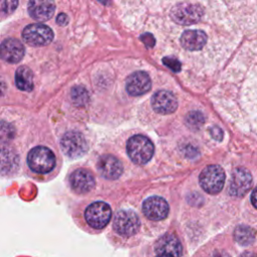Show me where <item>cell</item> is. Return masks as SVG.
<instances>
[{
	"mask_svg": "<svg viewBox=\"0 0 257 257\" xmlns=\"http://www.w3.org/2000/svg\"><path fill=\"white\" fill-rule=\"evenodd\" d=\"M213 257H230L227 253L225 252H222V253H218V254H215Z\"/></svg>",
	"mask_w": 257,
	"mask_h": 257,
	"instance_id": "e575fe53",
	"label": "cell"
},
{
	"mask_svg": "<svg viewBox=\"0 0 257 257\" xmlns=\"http://www.w3.org/2000/svg\"><path fill=\"white\" fill-rule=\"evenodd\" d=\"M182 244L174 234L167 233L161 236L154 246L155 254H168L175 257H181Z\"/></svg>",
	"mask_w": 257,
	"mask_h": 257,
	"instance_id": "d6986e66",
	"label": "cell"
},
{
	"mask_svg": "<svg viewBox=\"0 0 257 257\" xmlns=\"http://www.w3.org/2000/svg\"><path fill=\"white\" fill-rule=\"evenodd\" d=\"M15 85L23 92H31L34 89L33 74L27 66H19L15 72Z\"/></svg>",
	"mask_w": 257,
	"mask_h": 257,
	"instance_id": "7402d4cb",
	"label": "cell"
},
{
	"mask_svg": "<svg viewBox=\"0 0 257 257\" xmlns=\"http://www.w3.org/2000/svg\"><path fill=\"white\" fill-rule=\"evenodd\" d=\"M32 114L23 108L0 106V146L19 143Z\"/></svg>",
	"mask_w": 257,
	"mask_h": 257,
	"instance_id": "277c9868",
	"label": "cell"
},
{
	"mask_svg": "<svg viewBox=\"0 0 257 257\" xmlns=\"http://www.w3.org/2000/svg\"><path fill=\"white\" fill-rule=\"evenodd\" d=\"M255 51L257 54V48ZM247 61L249 65L243 76L240 101L249 124L257 135V55Z\"/></svg>",
	"mask_w": 257,
	"mask_h": 257,
	"instance_id": "5b68a950",
	"label": "cell"
},
{
	"mask_svg": "<svg viewBox=\"0 0 257 257\" xmlns=\"http://www.w3.org/2000/svg\"><path fill=\"white\" fill-rule=\"evenodd\" d=\"M66 191L74 197H87L96 189V177L90 167L83 163L71 165L64 177Z\"/></svg>",
	"mask_w": 257,
	"mask_h": 257,
	"instance_id": "8992f818",
	"label": "cell"
},
{
	"mask_svg": "<svg viewBox=\"0 0 257 257\" xmlns=\"http://www.w3.org/2000/svg\"><path fill=\"white\" fill-rule=\"evenodd\" d=\"M152 106L161 114H170L177 109L178 100L171 91L159 90L152 97Z\"/></svg>",
	"mask_w": 257,
	"mask_h": 257,
	"instance_id": "ac0fdd59",
	"label": "cell"
},
{
	"mask_svg": "<svg viewBox=\"0 0 257 257\" xmlns=\"http://www.w3.org/2000/svg\"><path fill=\"white\" fill-rule=\"evenodd\" d=\"M69 99L72 107L85 108L90 101V94L83 85H74L69 91Z\"/></svg>",
	"mask_w": 257,
	"mask_h": 257,
	"instance_id": "603a6c76",
	"label": "cell"
},
{
	"mask_svg": "<svg viewBox=\"0 0 257 257\" xmlns=\"http://www.w3.org/2000/svg\"><path fill=\"white\" fill-rule=\"evenodd\" d=\"M208 35L202 29H188L181 33L180 44L183 49L190 52L201 51L208 43Z\"/></svg>",
	"mask_w": 257,
	"mask_h": 257,
	"instance_id": "9a60e30c",
	"label": "cell"
},
{
	"mask_svg": "<svg viewBox=\"0 0 257 257\" xmlns=\"http://www.w3.org/2000/svg\"><path fill=\"white\" fill-rule=\"evenodd\" d=\"M186 124L193 131H198L205 122V115L199 110L190 111L185 118Z\"/></svg>",
	"mask_w": 257,
	"mask_h": 257,
	"instance_id": "d4e9b609",
	"label": "cell"
},
{
	"mask_svg": "<svg viewBox=\"0 0 257 257\" xmlns=\"http://www.w3.org/2000/svg\"><path fill=\"white\" fill-rule=\"evenodd\" d=\"M251 202L252 205L257 209V188H255L251 194Z\"/></svg>",
	"mask_w": 257,
	"mask_h": 257,
	"instance_id": "d6a6232c",
	"label": "cell"
},
{
	"mask_svg": "<svg viewBox=\"0 0 257 257\" xmlns=\"http://www.w3.org/2000/svg\"><path fill=\"white\" fill-rule=\"evenodd\" d=\"M56 21H57V23H58L59 25H65V24H67V22H68V17H67L65 14H63V13H60V14L57 16Z\"/></svg>",
	"mask_w": 257,
	"mask_h": 257,
	"instance_id": "1f68e13d",
	"label": "cell"
},
{
	"mask_svg": "<svg viewBox=\"0 0 257 257\" xmlns=\"http://www.w3.org/2000/svg\"><path fill=\"white\" fill-rule=\"evenodd\" d=\"M19 144L26 178L36 183H49L59 175L64 159L46 117L32 114Z\"/></svg>",
	"mask_w": 257,
	"mask_h": 257,
	"instance_id": "6da1fadb",
	"label": "cell"
},
{
	"mask_svg": "<svg viewBox=\"0 0 257 257\" xmlns=\"http://www.w3.org/2000/svg\"><path fill=\"white\" fill-rule=\"evenodd\" d=\"M100 3H102V4H104V5H106V4H108L109 3V0H98Z\"/></svg>",
	"mask_w": 257,
	"mask_h": 257,
	"instance_id": "8d00e7d4",
	"label": "cell"
},
{
	"mask_svg": "<svg viewBox=\"0 0 257 257\" xmlns=\"http://www.w3.org/2000/svg\"><path fill=\"white\" fill-rule=\"evenodd\" d=\"M152 82L149 74L144 71H137L133 73L125 82V89L128 94L138 96L145 94L151 89Z\"/></svg>",
	"mask_w": 257,
	"mask_h": 257,
	"instance_id": "ffe728a7",
	"label": "cell"
},
{
	"mask_svg": "<svg viewBox=\"0 0 257 257\" xmlns=\"http://www.w3.org/2000/svg\"><path fill=\"white\" fill-rule=\"evenodd\" d=\"M67 212L79 229L91 234L105 229L112 216L110 205L102 200L73 202Z\"/></svg>",
	"mask_w": 257,
	"mask_h": 257,
	"instance_id": "3957f363",
	"label": "cell"
},
{
	"mask_svg": "<svg viewBox=\"0 0 257 257\" xmlns=\"http://www.w3.org/2000/svg\"><path fill=\"white\" fill-rule=\"evenodd\" d=\"M55 10L54 0H29L28 13L37 21H46L51 18Z\"/></svg>",
	"mask_w": 257,
	"mask_h": 257,
	"instance_id": "44dd1931",
	"label": "cell"
},
{
	"mask_svg": "<svg viewBox=\"0 0 257 257\" xmlns=\"http://www.w3.org/2000/svg\"><path fill=\"white\" fill-rule=\"evenodd\" d=\"M141 39L144 42V44L148 47V48H152L155 46L156 44V40L155 37L151 34V33H143L141 35Z\"/></svg>",
	"mask_w": 257,
	"mask_h": 257,
	"instance_id": "f1b7e54d",
	"label": "cell"
},
{
	"mask_svg": "<svg viewBox=\"0 0 257 257\" xmlns=\"http://www.w3.org/2000/svg\"><path fill=\"white\" fill-rule=\"evenodd\" d=\"M225 179V172L219 165L207 166L199 176V182L202 189L211 195H216L222 191Z\"/></svg>",
	"mask_w": 257,
	"mask_h": 257,
	"instance_id": "7c38bea8",
	"label": "cell"
},
{
	"mask_svg": "<svg viewBox=\"0 0 257 257\" xmlns=\"http://www.w3.org/2000/svg\"><path fill=\"white\" fill-rule=\"evenodd\" d=\"M7 89H8V86H7L6 81L4 80L3 77L0 76V100L5 96Z\"/></svg>",
	"mask_w": 257,
	"mask_h": 257,
	"instance_id": "4dcf8cb0",
	"label": "cell"
},
{
	"mask_svg": "<svg viewBox=\"0 0 257 257\" xmlns=\"http://www.w3.org/2000/svg\"><path fill=\"white\" fill-rule=\"evenodd\" d=\"M234 238L238 244L242 246H249L254 243L256 239V232L250 226L239 225L234 231Z\"/></svg>",
	"mask_w": 257,
	"mask_h": 257,
	"instance_id": "cb8c5ba5",
	"label": "cell"
},
{
	"mask_svg": "<svg viewBox=\"0 0 257 257\" xmlns=\"http://www.w3.org/2000/svg\"><path fill=\"white\" fill-rule=\"evenodd\" d=\"M182 150L188 158H196V156L198 155V148L194 144H191V143L185 144L182 147Z\"/></svg>",
	"mask_w": 257,
	"mask_h": 257,
	"instance_id": "83f0119b",
	"label": "cell"
},
{
	"mask_svg": "<svg viewBox=\"0 0 257 257\" xmlns=\"http://www.w3.org/2000/svg\"><path fill=\"white\" fill-rule=\"evenodd\" d=\"M25 53L22 42L16 38H7L0 44V57L10 63L19 62Z\"/></svg>",
	"mask_w": 257,
	"mask_h": 257,
	"instance_id": "e0dca14e",
	"label": "cell"
},
{
	"mask_svg": "<svg viewBox=\"0 0 257 257\" xmlns=\"http://www.w3.org/2000/svg\"><path fill=\"white\" fill-rule=\"evenodd\" d=\"M205 16L204 6L197 0H183L174 4L170 10V18L175 24L192 26L201 22Z\"/></svg>",
	"mask_w": 257,
	"mask_h": 257,
	"instance_id": "ba28073f",
	"label": "cell"
},
{
	"mask_svg": "<svg viewBox=\"0 0 257 257\" xmlns=\"http://www.w3.org/2000/svg\"><path fill=\"white\" fill-rule=\"evenodd\" d=\"M18 0H0V16L10 15L15 11Z\"/></svg>",
	"mask_w": 257,
	"mask_h": 257,
	"instance_id": "484cf974",
	"label": "cell"
},
{
	"mask_svg": "<svg viewBox=\"0 0 257 257\" xmlns=\"http://www.w3.org/2000/svg\"><path fill=\"white\" fill-rule=\"evenodd\" d=\"M96 173L104 180H117L123 173V166L120 160L112 154H99L94 162Z\"/></svg>",
	"mask_w": 257,
	"mask_h": 257,
	"instance_id": "8fae6325",
	"label": "cell"
},
{
	"mask_svg": "<svg viewBox=\"0 0 257 257\" xmlns=\"http://www.w3.org/2000/svg\"><path fill=\"white\" fill-rule=\"evenodd\" d=\"M155 257H175V256L168 255V254H155Z\"/></svg>",
	"mask_w": 257,
	"mask_h": 257,
	"instance_id": "d590c367",
	"label": "cell"
},
{
	"mask_svg": "<svg viewBox=\"0 0 257 257\" xmlns=\"http://www.w3.org/2000/svg\"><path fill=\"white\" fill-rule=\"evenodd\" d=\"M153 142L144 135H135L126 143V153L130 159L137 165H146L154 155Z\"/></svg>",
	"mask_w": 257,
	"mask_h": 257,
	"instance_id": "9c48e42d",
	"label": "cell"
},
{
	"mask_svg": "<svg viewBox=\"0 0 257 257\" xmlns=\"http://www.w3.org/2000/svg\"><path fill=\"white\" fill-rule=\"evenodd\" d=\"M169 210L168 202L159 196L149 197L143 203V212L150 220L160 221L167 218Z\"/></svg>",
	"mask_w": 257,
	"mask_h": 257,
	"instance_id": "2e32d148",
	"label": "cell"
},
{
	"mask_svg": "<svg viewBox=\"0 0 257 257\" xmlns=\"http://www.w3.org/2000/svg\"><path fill=\"white\" fill-rule=\"evenodd\" d=\"M210 133H211V136L214 140H216V141H221L222 140L223 132L219 126L214 125V126L210 127Z\"/></svg>",
	"mask_w": 257,
	"mask_h": 257,
	"instance_id": "f546056e",
	"label": "cell"
},
{
	"mask_svg": "<svg viewBox=\"0 0 257 257\" xmlns=\"http://www.w3.org/2000/svg\"><path fill=\"white\" fill-rule=\"evenodd\" d=\"M251 173L242 167L233 170L229 183V193L233 197L244 196L252 186Z\"/></svg>",
	"mask_w": 257,
	"mask_h": 257,
	"instance_id": "5bb4252c",
	"label": "cell"
},
{
	"mask_svg": "<svg viewBox=\"0 0 257 257\" xmlns=\"http://www.w3.org/2000/svg\"><path fill=\"white\" fill-rule=\"evenodd\" d=\"M63 159L72 162L85 157L92 147L89 130L76 120L63 118L51 125Z\"/></svg>",
	"mask_w": 257,
	"mask_h": 257,
	"instance_id": "7a4b0ae2",
	"label": "cell"
},
{
	"mask_svg": "<svg viewBox=\"0 0 257 257\" xmlns=\"http://www.w3.org/2000/svg\"><path fill=\"white\" fill-rule=\"evenodd\" d=\"M23 40L31 46H43L47 45L53 39V32L50 27L34 23L27 25L22 32Z\"/></svg>",
	"mask_w": 257,
	"mask_h": 257,
	"instance_id": "4fadbf2b",
	"label": "cell"
},
{
	"mask_svg": "<svg viewBox=\"0 0 257 257\" xmlns=\"http://www.w3.org/2000/svg\"><path fill=\"white\" fill-rule=\"evenodd\" d=\"M23 175V160L19 143L0 146V179L12 180Z\"/></svg>",
	"mask_w": 257,
	"mask_h": 257,
	"instance_id": "52a82bcc",
	"label": "cell"
},
{
	"mask_svg": "<svg viewBox=\"0 0 257 257\" xmlns=\"http://www.w3.org/2000/svg\"><path fill=\"white\" fill-rule=\"evenodd\" d=\"M163 62L166 66L171 68L173 71H175V72H180L181 71V68H182L181 62L177 58L166 56V57L163 58Z\"/></svg>",
	"mask_w": 257,
	"mask_h": 257,
	"instance_id": "4316f807",
	"label": "cell"
},
{
	"mask_svg": "<svg viewBox=\"0 0 257 257\" xmlns=\"http://www.w3.org/2000/svg\"><path fill=\"white\" fill-rule=\"evenodd\" d=\"M141 227V221L137 213L132 210L123 209L119 210L115 213L112 223L111 229L114 234L120 237H133L135 236Z\"/></svg>",
	"mask_w": 257,
	"mask_h": 257,
	"instance_id": "30bf717a",
	"label": "cell"
},
{
	"mask_svg": "<svg viewBox=\"0 0 257 257\" xmlns=\"http://www.w3.org/2000/svg\"><path fill=\"white\" fill-rule=\"evenodd\" d=\"M240 257H257V254L254 252H251V251H246V252L242 253Z\"/></svg>",
	"mask_w": 257,
	"mask_h": 257,
	"instance_id": "836d02e7",
	"label": "cell"
}]
</instances>
